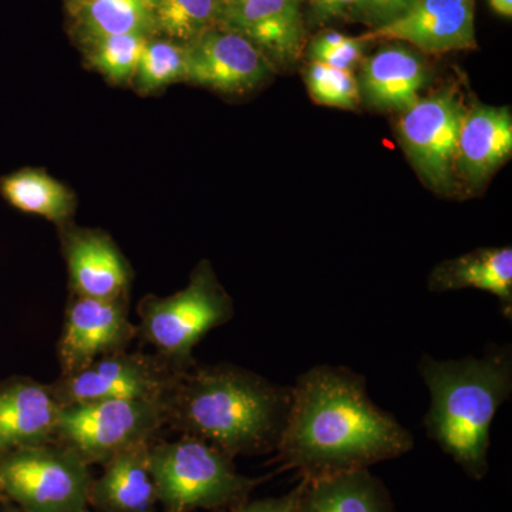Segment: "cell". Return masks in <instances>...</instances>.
Segmentation results:
<instances>
[{"label":"cell","mask_w":512,"mask_h":512,"mask_svg":"<svg viewBox=\"0 0 512 512\" xmlns=\"http://www.w3.org/2000/svg\"><path fill=\"white\" fill-rule=\"evenodd\" d=\"M413 434L367 393L366 379L346 366L318 365L292 386V404L276 460L302 478L365 470L402 457Z\"/></svg>","instance_id":"cell-1"},{"label":"cell","mask_w":512,"mask_h":512,"mask_svg":"<svg viewBox=\"0 0 512 512\" xmlns=\"http://www.w3.org/2000/svg\"><path fill=\"white\" fill-rule=\"evenodd\" d=\"M292 387L232 365L192 366L168 397V423L231 457L272 453L281 441Z\"/></svg>","instance_id":"cell-2"},{"label":"cell","mask_w":512,"mask_h":512,"mask_svg":"<svg viewBox=\"0 0 512 512\" xmlns=\"http://www.w3.org/2000/svg\"><path fill=\"white\" fill-rule=\"evenodd\" d=\"M419 372L431 399L423 420L427 437L468 477L483 480L488 473L491 424L512 393L511 346L460 360L423 355Z\"/></svg>","instance_id":"cell-3"},{"label":"cell","mask_w":512,"mask_h":512,"mask_svg":"<svg viewBox=\"0 0 512 512\" xmlns=\"http://www.w3.org/2000/svg\"><path fill=\"white\" fill-rule=\"evenodd\" d=\"M150 468L164 512L218 511L248 500L259 484L242 476L234 457L198 437L153 444Z\"/></svg>","instance_id":"cell-4"},{"label":"cell","mask_w":512,"mask_h":512,"mask_svg":"<svg viewBox=\"0 0 512 512\" xmlns=\"http://www.w3.org/2000/svg\"><path fill=\"white\" fill-rule=\"evenodd\" d=\"M138 313V333L156 348L157 355L177 369L188 370L195 366L192 350L212 329L232 319L234 305L210 266H200L187 288L168 298H147Z\"/></svg>","instance_id":"cell-5"},{"label":"cell","mask_w":512,"mask_h":512,"mask_svg":"<svg viewBox=\"0 0 512 512\" xmlns=\"http://www.w3.org/2000/svg\"><path fill=\"white\" fill-rule=\"evenodd\" d=\"M90 466L62 444L0 454V494L22 512H90Z\"/></svg>","instance_id":"cell-6"},{"label":"cell","mask_w":512,"mask_h":512,"mask_svg":"<svg viewBox=\"0 0 512 512\" xmlns=\"http://www.w3.org/2000/svg\"><path fill=\"white\" fill-rule=\"evenodd\" d=\"M168 423V400H103L60 409L56 443L70 448L89 466L150 443Z\"/></svg>","instance_id":"cell-7"},{"label":"cell","mask_w":512,"mask_h":512,"mask_svg":"<svg viewBox=\"0 0 512 512\" xmlns=\"http://www.w3.org/2000/svg\"><path fill=\"white\" fill-rule=\"evenodd\" d=\"M183 372L160 355L120 350L60 376L50 389L60 407L103 400H168Z\"/></svg>","instance_id":"cell-8"},{"label":"cell","mask_w":512,"mask_h":512,"mask_svg":"<svg viewBox=\"0 0 512 512\" xmlns=\"http://www.w3.org/2000/svg\"><path fill=\"white\" fill-rule=\"evenodd\" d=\"M464 111L457 93L446 89L420 97L397 123L404 153L434 190L448 192L456 184L454 163Z\"/></svg>","instance_id":"cell-9"},{"label":"cell","mask_w":512,"mask_h":512,"mask_svg":"<svg viewBox=\"0 0 512 512\" xmlns=\"http://www.w3.org/2000/svg\"><path fill=\"white\" fill-rule=\"evenodd\" d=\"M138 335L128 318L127 299L104 301L74 295L67 306L59 360L62 376L79 372L100 357L126 350Z\"/></svg>","instance_id":"cell-10"},{"label":"cell","mask_w":512,"mask_h":512,"mask_svg":"<svg viewBox=\"0 0 512 512\" xmlns=\"http://www.w3.org/2000/svg\"><path fill=\"white\" fill-rule=\"evenodd\" d=\"M187 82L221 93H245L264 83L271 64L258 47L231 30L212 28L188 43Z\"/></svg>","instance_id":"cell-11"},{"label":"cell","mask_w":512,"mask_h":512,"mask_svg":"<svg viewBox=\"0 0 512 512\" xmlns=\"http://www.w3.org/2000/svg\"><path fill=\"white\" fill-rule=\"evenodd\" d=\"M476 0H417L403 18L370 30L362 36L370 40L406 42L427 53L443 55L476 47L474 26Z\"/></svg>","instance_id":"cell-12"},{"label":"cell","mask_w":512,"mask_h":512,"mask_svg":"<svg viewBox=\"0 0 512 512\" xmlns=\"http://www.w3.org/2000/svg\"><path fill=\"white\" fill-rule=\"evenodd\" d=\"M217 28L248 39L264 55L292 62L301 52V0H241L220 9Z\"/></svg>","instance_id":"cell-13"},{"label":"cell","mask_w":512,"mask_h":512,"mask_svg":"<svg viewBox=\"0 0 512 512\" xmlns=\"http://www.w3.org/2000/svg\"><path fill=\"white\" fill-rule=\"evenodd\" d=\"M511 153L512 116L508 107L474 106L464 111L454 174L471 187H477L484 184Z\"/></svg>","instance_id":"cell-14"},{"label":"cell","mask_w":512,"mask_h":512,"mask_svg":"<svg viewBox=\"0 0 512 512\" xmlns=\"http://www.w3.org/2000/svg\"><path fill=\"white\" fill-rule=\"evenodd\" d=\"M60 409L45 384L18 380L0 387V454L53 443Z\"/></svg>","instance_id":"cell-15"},{"label":"cell","mask_w":512,"mask_h":512,"mask_svg":"<svg viewBox=\"0 0 512 512\" xmlns=\"http://www.w3.org/2000/svg\"><path fill=\"white\" fill-rule=\"evenodd\" d=\"M66 259L74 295L104 301L127 299L130 268L107 235L93 231L70 235Z\"/></svg>","instance_id":"cell-16"},{"label":"cell","mask_w":512,"mask_h":512,"mask_svg":"<svg viewBox=\"0 0 512 512\" xmlns=\"http://www.w3.org/2000/svg\"><path fill=\"white\" fill-rule=\"evenodd\" d=\"M429 80L423 57L409 47H383L363 63L360 97L367 106L383 111H406L420 99Z\"/></svg>","instance_id":"cell-17"},{"label":"cell","mask_w":512,"mask_h":512,"mask_svg":"<svg viewBox=\"0 0 512 512\" xmlns=\"http://www.w3.org/2000/svg\"><path fill=\"white\" fill-rule=\"evenodd\" d=\"M151 443L127 448L103 464V473L93 478L90 488V508L96 512H157Z\"/></svg>","instance_id":"cell-18"},{"label":"cell","mask_w":512,"mask_h":512,"mask_svg":"<svg viewBox=\"0 0 512 512\" xmlns=\"http://www.w3.org/2000/svg\"><path fill=\"white\" fill-rule=\"evenodd\" d=\"M299 512H396L386 485L370 468L302 478Z\"/></svg>","instance_id":"cell-19"},{"label":"cell","mask_w":512,"mask_h":512,"mask_svg":"<svg viewBox=\"0 0 512 512\" xmlns=\"http://www.w3.org/2000/svg\"><path fill=\"white\" fill-rule=\"evenodd\" d=\"M430 291L444 292L474 288L500 299L505 318L512 311V249L481 248L443 262L431 272Z\"/></svg>","instance_id":"cell-20"},{"label":"cell","mask_w":512,"mask_h":512,"mask_svg":"<svg viewBox=\"0 0 512 512\" xmlns=\"http://www.w3.org/2000/svg\"><path fill=\"white\" fill-rule=\"evenodd\" d=\"M73 29L89 46L104 37L153 36V9L144 0H79L69 6Z\"/></svg>","instance_id":"cell-21"},{"label":"cell","mask_w":512,"mask_h":512,"mask_svg":"<svg viewBox=\"0 0 512 512\" xmlns=\"http://www.w3.org/2000/svg\"><path fill=\"white\" fill-rule=\"evenodd\" d=\"M0 195L16 210L59 224L69 220L76 208L73 192L37 168H22L0 178Z\"/></svg>","instance_id":"cell-22"},{"label":"cell","mask_w":512,"mask_h":512,"mask_svg":"<svg viewBox=\"0 0 512 512\" xmlns=\"http://www.w3.org/2000/svg\"><path fill=\"white\" fill-rule=\"evenodd\" d=\"M218 0H160L153 8L154 30L165 39L188 45L217 28Z\"/></svg>","instance_id":"cell-23"},{"label":"cell","mask_w":512,"mask_h":512,"mask_svg":"<svg viewBox=\"0 0 512 512\" xmlns=\"http://www.w3.org/2000/svg\"><path fill=\"white\" fill-rule=\"evenodd\" d=\"M187 46L168 39H148L134 76L137 90L153 93L187 80Z\"/></svg>","instance_id":"cell-24"},{"label":"cell","mask_w":512,"mask_h":512,"mask_svg":"<svg viewBox=\"0 0 512 512\" xmlns=\"http://www.w3.org/2000/svg\"><path fill=\"white\" fill-rule=\"evenodd\" d=\"M146 35L104 37L89 45V63L113 83L131 82L148 39Z\"/></svg>","instance_id":"cell-25"},{"label":"cell","mask_w":512,"mask_h":512,"mask_svg":"<svg viewBox=\"0 0 512 512\" xmlns=\"http://www.w3.org/2000/svg\"><path fill=\"white\" fill-rule=\"evenodd\" d=\"M305 80L312 99L322 106L355 110L362 99L355 74L348 70L311 62Z\"/></svg>","instance_id":"cell-26"},{"label":"cell","mask_w":512,"mask_h":512,"mask_svg":"<svg viewBox=\"0 0 512 512\" xmlns=\"http://www.w3.org/2000/svg\"><path fill=\"white\" fill-rule=\"evenodd\" d=\"M416 2L417 0H356L348 15L355 22L365 23L372 30H376L403 18Z\"/></svg>","instance_id":"cell-27"},{"label":"cell","mask_w":512,"mask_h":512,"mask_svg":"<svg viewBox=\"0 0 512 512\" xmlns=\"http://www.w3.org/2000/svg\"><path fill=\"white\" fill-rule=\"evenodd\" d=\"M366 45L367 42L363 37H348L342 45L325 50V52L312 57L311 60L312 62L328 64V66L336 67V69L353 72V69L365 55Z\"/></svg>","instance_id":"cell-28"},{"label":"cell","mask_w":512,"mask_h":512,"mask_svg":"<svg viewBox=\"0 0 512 512\" xmlns=\"http://www.w3.org/2000/svg\"><path fill=\"white\" fill-rule=\"evenodd\" d=\"M302 484L299 483L282 497L264 498V500L244 501L234 507L224 508L214 512H299Z\"/></svg>","instance_id":"cell-29"},{"label":"cell","mask_w":512,"mask_h":512,"mask_svg":"<svg viewBox=\"0 0 512 512\" xmlns=\"http://www.w3.org/2000/svg\"><path fill=\"white\" fill-rule=\"evenodd\" d=\"M308 2L313 16L325 22V20L348 15L356 0H308Z\"/></svg>","instance_id":"cell-30"},{"label":"cell","mask_w":512,"mask_h":512,"mask_svg":"<svg viewBox=\"0 0 512 512\" xmlns=\"http://www.w3.org/2000/svg\"><path fill=\"white\" fill-rule=\"evenodd\" d=\"M491 8L498 13V15L504 16V18H511L512 16V0H488Z\"/></svg>","instance_id":"cell-31"},{"label":"cell","mask_w":512,"mask_h":512,"mask_svg":"<svg viewBox=\"0 0 512 512\" xmlns=\"http://www.w3.org/2000/svg\"><path fill=\"white\" fill-rule=\"evenodd\" d=\"M241 0H218V5H220V9L228 8V6L235 5V3H239Z\"/></svg>","instance_id":"cell-32"},{"label":"cell","mask_w":512,"mask_h":512,"mask_svg":"<svg viewBox=\"0 0 512 512\" xmlns=\"http://www.w3.org/2000/svg\"><path fill=\"white\" fill-rule=\"evenodd\" d=\"M3 512H22V511H20L19 508L16 507V505L6 504L5 510H3Z\"/></svg>","instance_id":"cell-33"},{"label":"cell","mask_w":512,"mask_h":512,"mask_svg":"<svg viewBox=\"0 0 512 512\" xmlns=\"http://www.w3.org/2000/svg\"><path fill=\"white\" fill-rule=\"evenodd\" d=\"M144 2H146L147 5L150 6L151 9H153L154 6H156L157 3L160 2V0H144Z\"/></svg>","instance_id":"cell-34"},{"label":"cell","mask_w":512,"mask_h":512,"mask_svg":"<svg viewBox=\"0 0 512 512\" xmlns=\"http://www.w3.org/2000/svg\"><path fill=\"white\" fill-rule=\"evenodd\" d=\"M79 2V0H67V5L72 6L74 3Z\"/></svg>","instance_id":"cell-35"},{"label":"cell","mask_w":512,"mask_h":512,"mask_svg":"<svg viewBox=\"0 0 512 512\" xmlns=\"http://www.w3.org/2000/svg\"><path fill=\"white\" fill-rule=\"evenodd\" d=\"M0 498H2V494H0Z\"/></svg>","instance_id":"cell-36"}]
</instances>
